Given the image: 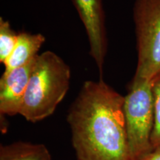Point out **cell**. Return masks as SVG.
I'll return each mask as SVG.
<instances>
[{"label":"cell","instance_id":"obj_4","mask_svg":"<svg viewBox=\"0 0 160 160\" xmlns=\"http://www.w3.org/2000/svg\"><path fill=\"white\" fill-rule=\"evenodd\" d=\"M133 20L137 50L133 78L153 81L160 75V0H135Z\"/></svg>","mask_w":160,"mask_h":160},{"label":"cell","instance_id":"obj_11","mask_svg":"<svg viewBox=\"0 0 160 160\" xmlns=\"http://www.w3.org/2000/svg\"><path fill=\"white\" fill-rule=\"evenodd\" d=\"M139 160H160V148L153 150L151 153Z\"/></svg>","mask_w":160,"mask_h":160},{"label":"cell","instance_id":"obj_6","mask_svg":"<svg viewBox=\"0 0 160 160\" xmlns=\"http://www.w3.org/2000/svg\"><path fill=\"white\" fill-rule=\"evenodd\" d=\"M36 58L27 65L2 75L0 79L2 116L13 117L19 114Z\"/></svg>","mask_w":160,"mask_h":160},{"label":"cell","instance_id":"obj_10","mask_svg":"<svg viewBox=\"0 0 160 160\" xmlns=\"http://www.w3.org/2000/svg\"><path fill=\"white\" fill-rule=\"evenodd\" d=\"M154 121L151 135L153 150L160 148V75L153 80Z\"/></svg>","mask_w":160,"mask_h":160},{"label":"cell","instance_id":"obj_2","mask_svg":"<svg viewBox=\"0 0 160 160\" xmlns=\"http://www.w3.org/2000/svg\"><path fill=\"white\" fill-rule=\"evenodd\" d=\"M71 76L69 65L54 52L38 55L19 115L33 123L51 116L68 91Z\"/></svg>","mask_w":160,"mask_h":160},{"label":"cell","instance_id":"obj_5","mask_svg":"<svg viewBox=\"0 0 160 160\" xmlns=\"http://www.w3.org/2000/svg\"><path fill=\"white\" fill-rule=\"evenodd\" d=\"M85 27L89 42L90 54L102 79L108 52V37L103 0H71Z\"/></svg>","mask_w":160,"mask_h":160},{"label":"cell","instance_id":"obj_7","mask_svg":"<svg viewBox=\"0 0 160 160\" xmlns=\"http://www.w3.org/2000/svg\"><path fill=\"white\" fill-rule=\"evenodd\" d=\"M45 42V37L42 33H19L14 49L4 63L3 73H8L33 61L38 56L37 53Z\"/></svg>","mask_w":160,"mask_h":160},{"label":"cell","instance_id":"obj_8","mask_svg":"<svg viewBox=\"0 0 160 160\" xmlns=\"http://www.w3.org/2000/svg\"><path fill=\"white\" fill-rule=\"evenodd\" d=\"M0 160H52L44 144L18 141L0 147Z\"/></svg>","mask_w":160,"mask_h":160},{"label":"cell","instance_id":"obj_1","mask_svg":"<svg viewBox=\"0 0 160 160\" xmlns=\"http://www.w3.org/2000/svg\"><path fill=\"white\" fill-rule=\"evenodd\" d=\"M123 105L103 79L83 83L67 115L77 160H131Z\"/></svg>","mask_w":160,"mask_h":160},{"label":"cell","instance_id":"obj_3","mask_svg":"<svg viewBox=\"0 0 160 160\" xmlns=\"http://www.w3.org/2000/svg\"><path fill=\"white\" fill-rule=\"evenodd\" d=\"M123 110L131 159L139 160L153 151V81L133 78L124 97Z\"/></svg>","mask_w":160,"mask_h":160},{"label":"cell","instance_id":"obj_9","mask_svg":"<svg viewBox=\"0 0 160 160\" xmlns=\"http://www.w3.org/2000/svg\"><path fill=\"white\" fill-rule=\"evenodd\" d=\"M18 35L12 29L9 21L0 17V62L5 63L14 49Z\"/></svg>","mask_w":160,"mask_h":160}]
</instances>
